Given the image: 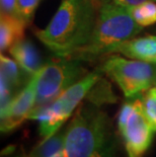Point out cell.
Returning a JSON list of instances; mask_svg holds the SVG:
<instances>
[{"instance_id": "19", "label": "cell", "mask_w": 156, "mask_h": 157, "mask_svg": "<svg viewBox=\"0 0 156 157\" xmlns=\"http://www.w3.org/2000/svg\"><path fill=\"white\" fill-rule=\"evenodd\" d=\"M17 4L18 0H0L1 13L17 16Z\"/></svg>"}, {"instance_id": "2", "label": "cell", "mask_w": 156, "mask_h": 157, "mask_svg": "<svg viewBox=\"0 0 156 157\" xmlns=\"http://www.w3.org/2000/svg\"><path fill=\"white\" fill-rule=\"evenodd\" d=\"M96 4L97 16L90 41L70 59L91 61L109 55L116 47L135 38L143 29L132 17L129 7L117 0H96Z\"/></svg>"}, {"instance_id": "22", "label": "cell", "mask_w": 156, "mask_h": 157, "mask_svg": "<svg viewBox=\"0 0 156 157\" xmlns=\"http://www.w3.org/2000/svg\"><path fill=\"white\" fill-rule=\"evenodd\" d=\"M11 157H29V155H26L24 152V150H21V153H17V154H15L14 156H11Z\"/></svg>"}, {"instance_id": "6", "label": "cell", "mask_w": 156, "mask_h": 157, "mask_svg": "<svg viewBox=\"0 0 156 157\" xmlns=\"http://www.w3.org/2000/svg\"><path fill=\"white\" fill-rule=\"evenodd\" d=\"M99 70L114 80L128 98L140 95L156 85V64L111 54L101 63Z\"/></svg>"}, {"instance_id": "7", "label": "cell", "mask_w": 156, "mask_h": 157, "mask_svg": "<svg viewBox=\"0 0 156 157\" xmlns=\"http://www.w3.org/2000/svg\"><path fill=\"white\" fill-rule=\"evenodd\" d=\"M132 98L126 101L119 113L118 127L124 139L128 154L141 157L152 142V131L146 119L142 105V98Z\"/></svg>"}, {"instance_id": "20", "label": "cell", "mask_w": 156, "mask_h": 157, "mask_svg": "<svg viewBox=\"0 0 156 157\" xmlns=\"http://www.w3.org/2000/svg\"><path fill=\"white\" fill-rule=\"evenodd\" d=\"M117 1L126 7H132V6H136L146 1H156V0H117Z\"/></svg>"}, {"instance_id": "16", "label": "cell", "mask_w": 156, "mask_h": 157, "mask_svg": "<svg viewBox=\"0 0 156 157\" xmlns=\"http://www.w3.org/2000/svg\"><path fill=\"white\" fill-rule=\"evenodd\" d=\"M144 115L150 125L152 131L156 132V86L146 90L142 98Z\"/></svg>"}, {"instance_id": "23", "label": "cell", "mask_w": 156, "mask_h": 157, "mask_svg": "<svg viewBox=\"0 0 156 157\" xmlns=\"http://www.w3.org/2000/svg\"><path fill=\"white\" fill-rule=\"evenodd\" d=\"M129 157H135L134 155H132V154H129Z\"/></svg>"}, {"instance_id": "14", "label": "cell", "mask_w": 156, "mask_h": 157, "mask_svg": "<svg viewBox=\"0 0 156 157\" xmlns=\"http://www.w3.org/2000/svg\"><path fill=\"white\" fill-rule=\"evenodd\" d=\"M85 98L87 99L88 102L98 108L105 103H115L117 101V96L112 92L111 84L107 80L101 78H99L92 86Z\"/></svg>"}, {"instance_id": "5", "label": "cell", "mask_w": 156, "mask_h": 157, "mask_svg": "<svg viewBox=\"0 0 156 157\" xmlns=\"http://www.w3.org/2000/svg\"><path fill=\"white\" fill-rule=\"evenodd\" d=\"M86 74L80 60L76 59L60 58L43 65L38 71L36 98L32 109L48 105Z\"/></svg>"}, {"instance_id": "8", "label": "cell", "mask_w": 156, "mask_h": 157, "mask_svg": "<svg viewBox=\"0 0 156 157\" xmlns=\"http://www.w3.org/2000/svg\"><path fill=\"white\" fill-rule=\"evenodd\" d=\"M36 81L38 72L32 76L26 85L12 98V101L1 109V133L14 131L25 120L29 119L36 103Z\"/></svg>"}, {"instance_id": "10", "label": "cell", "mask_w": 156, "mask_h": 157, "mask_svg": "<svg viewBox=\"0 0 156 157\" xmlns=\"http://www.w3.org/2000/svg\"><path fill=\"white\" fill-rule=\"evenodd\" d=\"M29 23L16 15L1 13L0 16V50L4 52L25 39V26Z\"/></svg>"}, {"instance_id": "9", "label": "cell", "mask_w": 156, "mask_h": 157, "mask_svg": "<svg viewBox=\"0 0 156 157\" xmlns=\"http://www.w3.org/2000/svg\"><path fill=\"white\" fill-rule=\"evenodd\" d=\"M112 54H120L134 60L156 64V36L128 40L116 47Z\"/></svg>"}, {"instance_id": "24", "label": "cell", "mask_w": 156, "mask_h": 157, "mask_svg": "<svg viewBox=\"0 0 156 157\" xmlns=\"http://www.w3.org/2000/svg\"><path fill=\"white\" fill-rule=\"evenodd\" d=\"M155 86H156V85H155Z\"/></svg>"}, {"instance_id": "17", "label": "cell", "mask_w": 156, "mask_h": 157, "mask_svg": "<svg viewBox=\"0 0 156 157\" xmlns=\"http://www.w3.org/2000/svg\"><path fill=\"white\" fill-rule=\"evenodd\" d=\"M42 0H18L17 16L29 23L34 17L36 8L38 7Z\"/></svg>"}, {"instance_id": "18", "label": "cell", "mask_w": 156, "mask_h": 157, "mask_svg": "<svg viewBox=\"0 0 156 157\" xmlns=\"http://www.w3.org/2000/svg\"><path fill=\"white\" fill-rule=\"evenodd\" d=\"M90 157H118L117 156V139L115 135L107 142L99 146Z\"/></svg>"}, {"instance_id": "3", "label": "cell", "mask_w": 156, "mask_h": 157, "mask_svg": "<svg viewBox=\"0 0 156 157\" xmlns=\"http://www.w3.org/2000/svg\"><path fill=\"white\" fill-rule=\"evenodd\" d=\"M112 136L107 113L90 102L81 105L66 129L64 157H90Z\"/></svg>"}, {"instance_id": "1", "label": "cell", "mask_w": 156, "mask_h": 157, "mask_svg": "<svg viewBox=\"0 0 156 157\" xmlns=\"http://www.w3.org/2000/svg\"><path fill=\"white\" fill-rule=\"evenodd\" d=\"M96 16V0H62L49 25L36 36L59 58H70L90 41Z\"/></svg>"}, {"instance_id": "21", "label": "cell", "mask_w": 156, "mask_h": 157, "mask_svg": "<svg viewBox=\"0 0 156 157\" xmlns=\"http://www.w3.org/2000/svg\"><path fill=\"white\" fill-rule=\"evenodd\" d=\"M14 151V146H8L2 151V155H12V152Z\"/></svg>"}, {"instance_id": "11", "label": "cell", "mask_w": 156, "mask_h": 157, "mask_svg": "<svg viewBox=\"0 0 156 157\" xmlns=\"http://www.w3.org/2000/svg\"><path fill=\"white\" fill-rule=\"evenodd\" d=\"M13 60L29 75H34L43 67L38 50L32 42L21 40L8 50Z\"/></svg>"}, {"instance_id": "4", "label": "cell", "mask_w": 156, "mask_h": 157, "mask_svg": "<svg viewBox=\"0 0 156 157\" xmlns=\"http://www.w3.org/2000/svg\"><path fill=\"white\" fill-rule=\"evenodd\" d=\"M101 70L87 73L86 76L65 90L48 105L32 109L29 119L39 122V133L43 138L47 139L59 131L60 127L67 121L82 99L86 98L92 86L101 78Z\"/></svg>"}, {"instance_id": "13", "label": "cell", "mask_w": 156, "mask_h": 157, "mask_svg": "<svg viewBox=\"0 0 156 157\" xmlns=\"http://www.w3.org/2000/svg\"><path fill=\"white\" fill-rule=\"evenodd\" d=\"M66 129L56 132L36 145L29 157H64Z\"/></svg>"}, {"instance_id": "15", "label": "cell", "mask_w": 156, "mask_h": 157, "mask_svg": "<svg viewBox=\"0 0 156 157\" xmlns=\"http://www.w3.org/2000/svg\"><path fill=\"white\" fill-rule=\"evenodd\" d=\"M134 21L142 28L154 25L156 22V4L152 1H146L136 6L129 7Z\"/></svg>"}, {"instance_id": "12", "label": "cell", "mask_w": 156, "mask_h": 157, "mask_svg": "<svg viewBox=\"0 0 156 157\" xmlns=\"http://www.w3.org/2000/svg\"><path fill=\"white\" fill-rule=\"evenodd\" d=\"M0 79L4 80L15 93L21 91L32 76L28 74L14 60L3 54L0 57Z\"/></svg>"}]
</instances>
